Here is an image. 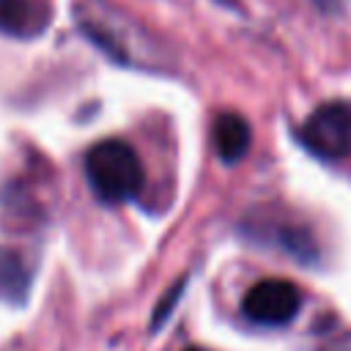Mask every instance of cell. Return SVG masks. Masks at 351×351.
<instances>
[{
	"label": "cell",
	"instance_id": "obj_1",
	"mask_svg": "<svg viewBox=\"0 0 351 351\" xmlns=\"http://www.w3.org/2000/svg\"><path fill=\"white\" fill-rule=\"evenodd\" d=\"M85 178L101 203H126L140 195L145 184V170L129 143L107 137L88 148Z\"/></svg>",
	"mask_w": 351,
	"mask_h": 351
},
{
	"label": "cell",
	"instance_id": "obj_2",
	"mask_svg": "<svg viewBox=\"0 0 351 351\" xmlns=\"http://www.w3.org/2000/svg\"><path fill=\"white\" fill-rule=\"evenodd\" d=\"M299 143L326 162L351 156V107L329 101L313 110L299 126Z\"/></svg>",
	"mask_w": 351,
	"mask_h": 351
},
{
	"label": "cell",
	"instance_id": "obj_3",
	"mask_svg": "<svg viewBox=\"0 0 351 351\" xmlns=\"http://www.w3.org/2000/svg\"><path fill=\"white\" fill-rule=\"evenodd\" d=\"M299 310H302V291L291 280H277V277L255 282L241 299L244 318L258 326H285L299 315Z\"/></svg>",
	"mask_w": 351,
	"mask_h": 351
},
{
	"label": "cell",
	"instance_id": "obj_4",
	"mask_svg": "<svg viewBox=\"0 0 351 351\" xmlns=\"http://www.w3.org/2000/svg\"><path fill=\"white\" fill-rule=\"evenodd\" d=\"M250 143H252V129L239 112L217 115V121H214V148H217V156L225 165H236L239 159H244V154L250 151Z\"/></svg>",
	"mask_w": 351,
	"mask_h": 351
},
{
	"label": "cell",
	"instance_id": "obj_5",
	"mask_svg": "<svg viewBox=\"0 0 351 351\" xmlns=\"http://www.w3.org/2000/svg\"><path fill=\"white\" fill-rule=\"evenodd\" d=\"M30 291V271L22 255L11 247H0V302L22 304Z\"/></svg>",
	"mask_w": 351,
	"mask_h": 351
},
{
	"label": "cell",
	"instance_id": "obj_6",
	"mask_svg": "<svg viewBox=\"0 0 351 351\" xmlns=\"http://www.w3.org/2000/svg\"><path fill=\"white\" fill-rule=\"evenodd\" d=\"M33 22V11L25 0H0V25H5L14 33H25Z\"/></svg>",
	"mask_w": 351,
	"mask_h": 351
},
{
	"label": "cell",
	"instance_id": "obj_7",
	"mask_svg": "<svg viewBox=\"0 0 351 351\" xmlns=\"http://www.w3.org/2000/svg\"><path fill=\"white\" fill-rule=\"evenodd\" d=\"M181 291H184V282H178L165 299H162V304H159V310L154 313V321H151V329H159L162 324H165V318H167V313L173 310V304L178 302V296H181Z\"/></svg>",
	"mask_w": 351,
	"mask_h": 351
},
{
	"label": "cell",
	"instance_id": "obj_8",
	"mask_svg": "<svg viewBox=\"0 0 351 351\" xmlns=\"http://www.w3.org/2000/svg\"><path fill=\"white\" fill-rule=\"evenodd\" d=\"M324 351H351V348H348L346 343H332V346H326Z\"/></svg>",
	"mask_w": 351,
	"mask_h": 351
},
{
	"label": "cell",
	"instance_id": "obj_9",
	"mask_svg": "<svg viewBox=\"0 0 351 351\" xmlns=\"http://www.w3.org/2000/svg\"><path fill=\"white\" fill-rule=\"evenodd\" d=\"M186 351H197V348H186Z\"/></svg>",
	"mask_w": 351,
	"mask_h": 351
}]
</instances>
